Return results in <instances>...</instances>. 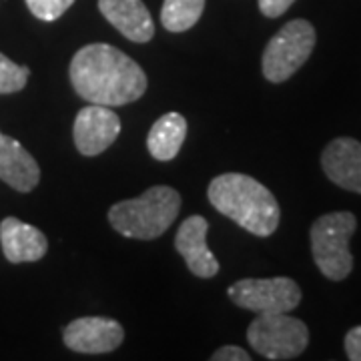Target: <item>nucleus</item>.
<instances>
[{"instance_id":"obj_13","label":"nucleus","mask_w":361,"mask_h":361,"mask_svg":"<svg viewBox=\"0 0 361 361\" xmlns=\"http://www.w3.org/2000/svg\"><path fill=\"white\" fill-rule=\"evenodd\" d=\"M99 11L125 39L145 44L155 37V25L142 0H99Z\"/></svg>"},{"instance_id":"obj_8","label":"nucleus","mask_w":361,"mask_h":361,"mask_svg":"<svg viewBox=\"0 0 361 361\" xmlns=\"http://www.w3.org/2000/svg\"><path fill=\"white\" fill-rule=\"evenodd\" d=\"M118 133L121 118L111 106L89 104L77 113L73 139L80 155L97 157L116 141Z\"/></svg>"},{"instance_id":"obj_4","label":"nucleus","mask_w":361,"mask_h":361,"mask_svg":"<svg viewBox=\"0 0 361 361\" xmlns=\"http://www.w3.org/2000/svg\"><path fill=\"white\" fill-rule=\"evenodd\" d=\"M357 229V219L349 211L327 213L311 225V253L323 275L331 281L348 279L353 269L349 251L351 235Z\"/></svg>"},{"instance_id":"obj_19","label":"nucleus","mask_w":361,"mask_h":361,"mask_svg":"<svg viewBox=\"0 0 361 361\" xmlns=\"http://www.w3.org/2000/svg\"><path fill=\"white\" fill-rule=\"evenodd\" d=\"M293 2L295 0H259V11L267 18H277V16L287 13Z\"/></svg>"},{"instance_id":"obj_3","label":"nucleus","mask_w":361,"mask_h":361,"mask_svg":"<svg viewBox=\"0 0 361 361\" xmlns=\"http://www.w3.org/2000/svg\"><path fill=\"white\" fill-rule=\"evenodd\" d=\"M179 211L180 195L173 187L157 185L137 199L115 203L109 209V223L123 237L151 241L167 231Z\"/></svg>"},{"instance_id":"obj_2","label":"nucleus","mask_w":361,"mask_h":361,"mask_svg":"<svg viewBox=\"0 0 361 361\" xmlns=\"http://www.w3.org/2000/svg\"><path fill=\"white\" fill-rule=\"evenodd\" d=\"M213 209L257 237H269L279 227L281 209L265 185L243 173H223L209 183Z\"/></svg>"},{"instance_id":"obj_9","label":"nucleus","mask_w":361,"mask_h":361,"mask_svg":"<svg viewBox=\"0 0 361 361\" xmlns=\"http://www.w3.org/2000/svg\"><path fill=\"white\" fill-rule=\"evenodd\" d=\"M123 339V325L111 317H78L63 329L65 345L77 353H111Z\"/></svg>"},{"instance_id":"obj_10","label":"nucleus","mask_w":361,"mask_h":361,"mask_svg":"<svg viewBox=\"0 0 361 361\" xmlns=\"http://www.w3.org/2000/svg\"><path fill=\"white\" fill-rule=\"evenodd\" d=\"M209 223L201 215H191L180 223L175 235V249L185 259L187 267L201 279H211L219 273V261L207 247Z\"/></svg>"},{"instance_id":"obj_16","label":"nucleus","mask_w":361,"mask_h":361,"mask_svg":"<svg viewBox=\"0 0 361 361\" xmlns=\"http://www.w3.org/2000/svg\"><path fill=\"white\" fill-rule=\"evenodd\" d=\"M205 11V0H165L161 23L169 32H185L193 28Z\"/></svg>"},{"instance_id":"obj_7","label":"nucleus","mask_w":361,"mask_h":361,"mask_svg":"<svg viewBox=\"0 0 361 361\" xmlns=\"http://www.w3.org/2000/svg\"><path fill=\"white\" fill-rule=\"evenodd\" d=\"M237 307L253 313H289L301 303V289L289 277L241 279L227 289Z\"/></svg>"},{"instance_id":"obj_5","label":"nucleus","mask_w":361,"mask_h":361,"mask_svg":"<svg viewBox=\"0 0 361 361\" xmlns=\"http://www.w3.org/2000/svg\"><path fill=\"white\" fill-rule=\"evenodd\" d=\"M247 341L265 360H295L310 345V329L289 313H257L247 329Z\"/></svg>"},{"instance_id":"obj_21","label":"nucleus","mask_w":361,"mask_h":361,"mask_svg":"<svg viewBox=\"0 0 361 361\" xmlns=\"http://www.w3.org/2000/svg\"><path fill=\"white\" fill-rule=\"evenodd\" d=\"M213 361H251V355L245 353L243 348H237V345H225V348H219L213 355H211Z\"/></svg>"},{"instance_id":"obj_12","label":"nucleus","mask_w":361,"mask_h":361,"mask_svg":"<svg viewBox=\"0 0 361 361\" xmlns=\"http://www.w3.org/2000/svg\"><path fill=\"white\" fill-rule=\"evenodd\" d=\"M0 245L11 263H32L47 255L49 239L35 225L6 217L0 223Z\"/></svg>"},{"instance_id":"obj_18","label":"nucleus","mask_w":361,"mask_h":361,"mask_svg":"<svg viewBox=\"0 0 361 361\" xmlns=\"http://www.w3.org/2000/svg\"><path fill=\"white\" fill-rule=\"evenodd\" d=\"M73 2L75 0H26V6L39 20L52 23L59 20L73 6Z\"/></svg>"},{"instance_id":"obj_14","label":"nucleus","mask_w":361,"mask_h":361,"mask_svg":"<svg viewBox=\"0 0 361 361\" xmlns=\"http://www.w3.org/2000/svg\"><path fill=\"white\" fill-rule=\"evenodd\" d=\"M0 180L18 193H30L40 180V167L20 142L0 133Z\"/></svg>"},{"instance_id":"obj_6","label":"nucleus","mask_w":361,"mask_h":361,"mask_svg":"<svg viewBox=\"0 0 361 361\" xmlns=\"http://www.w3.org/2000/svg\"><path fill=\"white\" fill-rule=\"evenodd\" d=\"M315 28L305 18L289 20L287 25L267 42L261 71L269 82H285L307 63L315 49Z\"/></svg>"},{"instance_id":"obj_17","label":"nucleus","mask_w":361,"mask_h":361,"mask_svg":"<svg viewBox=\"0 0 361 361\" xmlns=\"http://www.w3.org/2000/svg\"><path fill=\"white\" fill-rule=\"evenodd\" d=\"M28 75L30 71L26 66L16 65L0 52V94H11L25 89Z\"/></svg>"},{"instance_id":"obj_1","label":"nucleus","mask_w":361,"mask_h":361,"mask_svg":"<svg viewBox=\"0 0 361 361\" xmlns=\"http://www.w3.org/2000/svg\"><path fill=\"white\" fill-rule=\"evenodd\" d=\"M68 77L80 99L111 109L139 101L149 82L129 54L106 42L78 49L68 66Z\"/></svg>"},{"instance_id":"obj_15","label":"nucleus","mask_w":361,"mask_h":361,"mask_svg":"<svg viewBox=\"0 0 361 361\" xmlns=\"http://www.w3.org/2000/svg\"><path fill=\"white\" fill-rule=\"evenodd\" d=\"M187 137V118L180 113H165L149 130L147 149L157 161H173Z\"/></svg>"},{"instance_id":"obj_20","label":"nucleus","mask_w":361,"mask_h":361,"mask_svg":"<svg viewBox=\"0 0 361 361\" xmlns=\"http://www.w3.org/2000/svg\"><path fill=\"white\" fill-rule=\"evenodd\" d=\"M345 353L351 361H361V325L349 329L348 336H345Z\"/></svg>"},{"instance_id":"obj_11","label":"nucleus","mask_w":361,"mask_h":361,"mask_svg":"<svg viewBox=\"0 0 361 361\" xmlns=\"http://www.w3.org/2000/svg\"><path fill=\"white\" fill-rule=\"evenodd\" d=\"M325 177L337 187L361 195V142L349 137L331 141L322 153Z\"/></svg>"}]
</instances>
